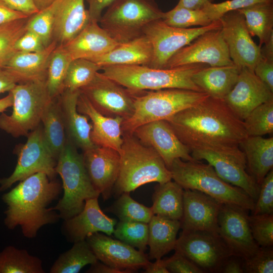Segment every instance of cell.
<instances>
[{"label": "cell", "mask_w": 273, "mask_h": 273, "mask_svg": "<svg viewBox=\"0 0 273 273\" xmlns=\"http://www.w3.org/2000/svg\"><path fill=\"white\" fill-rule=\"evenodd\" d=\"M192 64L171 69L144 65H112L102 68V73L131 92L181 88L202 92L193 81L192 76L206 66Z\"/></svg>", "instance_id": "4"}, {"label": "cell", "mask_w": 273, "mask_h": 273, "mask_svg": "<svg viewBox=\"0 0 273 273\" xmlns=\"http://www.w3.org/2000/svg\"><path fill=\"white\" fill-rule=\"evenodd\" d=\"M55 2L47 8L30 17L27 30L37 35L47 47L53 40Z\"/></svg>", "instance_id": "45"}, {"label": "cell", "mask_w": 273, "mask_h": 273, "mask_svg": "<svg viewBox=\"0 0 273 273\" xmlns=\"http://www.w3.org/2000/svg\"><path fill=\"white\" fill-rule=\"evenodd\" d=\"M120 168L112 195L119 197L148 183L172 179L170 170L157 152L143 145L133 134L123 133Z\"/></svg>", "instance_id": "3"}, {"label": "cell", "mask_w": 273, "mask_h": 273, "mask_svg": "<svg viewBox=\"0 0 273 273\" xmlns=\"http://www.w3.org/2000/svg\"><path fill=\"white\" fill-rule=\"evenodd\" d=\"M88 5L90 20L99 22L103 11L117 0H85Z\"/></svg>", "instance_id": "54"}, {"label": "cell", "mask_w": 273, "mask_h": 273, "mask_svg": "<svg viewBox=\"0 0 273 273\" xmlns=\"http://www.w3.org/2000/svg\"><path fill=\"white\" fill-rule=\"evenodd\" d=\"M145 273H169L168 271L165 260L156 259L154 262H149L144 268Z\"/></svg>", "instance_id": "59"}, {"label": "cell", "mask_w": 273, "mask_h": 273, "mask_svg": "<svg viewBox=\"0 0 273 273\" xmlns=\"http://www.w3.org/2000/svg\"><path fill=\"white\" fill-rule=\"evenodd\" d=\"M238 11L243 15L250 34L258 37L262 47L273 36V2L257 3Z\"/></svg>", "instance_id": "35"}, {"label": "cell", "mask_w": 273, "mask_h": 273, "mask_svg": "<svg viewBox=\"0 0 273 273\" xmlns=\"http://www.w3.org/2000/svg\"><path fill=\"white\" fill-rule=\"evenodd\" d=\"M131 92L134 111L129 118L123 121L122 134H132L137 127L150 122L166 120L209 96L203 92L181 88Z\"/></svg>", "instance_id": "6"}, {"label": "cell", "mask_w": 273, "mask_h": 273, "mask_svg": "<svg viewBox=\"0 0 273 273\" xmlns=\"http://www.w3.org/2000/svg\"><path fill=\"white\" fill-rule=\"evenodd\" d=\"M162 19L167 25L180 28L206 26L213 22L203 9L191 10L176 6L164 13Z\"/></svg>", "instance_id": "43"}, {"label": "cell", "mask_w": 273, "mask_h": 273, "mask_svg": "<svg viewBox=\"0 0 273 273\" xmlns=\"http://www.w3.org/2000/svg\"><path fill=\"white\" fill-rule=\"evenodd\" d=\"M80 90L70 91L64 89L59 96L67 139L76 148L82 151L95 145L90 139L92 124L88 117L80 113L77 103Z\"/></svg>", "instance_id": "28"}, {"label": "cell", "mask_w": 273, "mask_h": 273, "mask_svg": "<svg viewBox=\"0 0 273 273\" xmlns=\"http://www.w3.org/2000/svg\"><path fill=\"white\" fill-rule=\"evenodd\" d=\"M239 147L244 153L248 172L260 186L273 169V137L248 136Z\"/></svg>", "instance_id": "30"}, {"label": "cell", "mask_w": 273, "mask_h": 273, "mask_svg": "<svg viewBox=\"0 0 273 273\" xmlns=\"http://www.w3.org/2000/svg\"><path fill=\"white\" fill-rule=\"evenodd\" d=\"M62 186L42 172L33 174L2 196L7 206L4 223L10 230L20 226L25 237L32 239L43 226L56 223L60 217L49 205L57 200Z\"/></svg>", "instance_id": "2"}, {"label": "cell", "mask_w": 273, "mask_h": 273, "mask_svg": "<svg viewBox=\"0 0 273 273\" xmlns=\"http://www.w3.org/2000/svg\"><path fill=\"white\" fill-rule=\"evenodd\" d=\"M214 0H179L176 7H183L191 10H201L209 3Z\"/></svg>", "instance_id": "58"}, {"label": "cell", "mask_w": 273, "mask_h": 273, "mask_svg": "<svg viewBox=\"0 0 273 273\" xmlns=\"http://www.w3.org/2000/svg\"><path fill=\"white\" fill-rule=\"evenodd\" d=\"M252 212L254 215L273 214V169L260 185L258 197Z\"/></svg>", "instance_id": "49"}, {"label": "cell", "mask_w": 273, "mask_h": 273, "mask_svg": "<svg viewBox=\"0 0 273 273\" xmlns=\"http://www.w3.org/2000/svg\"><path fill=\"white\" fill-rule=\"evenodd\" d=\"M116 224V219L108 216L102 210L98 198H94L85 200L80 213L64 220L62 231L67 240L74 243L85 240L97 232L111 236Z\"/></svg>", "instance_id": "23"}, {"label": "cell", "mask_w": 273, "mask_h": 273, "mask_svg": "<svg viewBox=\"0 0 273 273\" xmlns=\"http://www.w3.org/2000/svg\"><path fill=\"white\" fill-rule=\"evenodd\" d=\"M9 8L31 16L39 11L33 0H0Z\"/></svg>", "instance_id": "53"}, {"label": "cell", "mask_w": 273, "mask_h": 273, "mask_svg": "<svg viewBox=\"0 0 273 273\" xmlns=\"http://www.w3.org/2000/svg\"><path fill=\"white\" fill-rule=\"evenodd\" d=\"M120 43L114 40L99 24L90 21L75 37L60 47L72 61L92 59L111 51Z\"/></svg>", "instance_id": "24"}, {"label": "cell", "mask_w": 273, "mask_h": 273, "mask_svg": "<svg viewBox=\"0 0 273 273\" xmlns=\"http://www.w3.org/2000/svg\"><path fill=\"white\" fill-rule=\"evenodd\" d=\"M184 189L172 179L154 188L151 207L154 215L172 220L181 219Z\"/></svg>", "instance_id": "33"}, {"label": "cell", "mask_w": 273, "mask_h": 273, "mask_svg": "<svg viewBox=\"0 0 273 273\" xmlns=\"http://www.w3.org/2000/svg\"><path fill=\"white\" fill-rule=\"evenodd\" d=\"M221 27L219 19L206 26L189 28L169 26L162 19L150 22L143 30L153 51L151 61L147 66L165 69L169 59L180 49L205 32L219 29Z\"/></svg>", "instance_id": "10"}, {"label": "cell", "mask_w": 273, "mask_h": 273, "mask_svg": "<svg viewBox=\"0 0 273 273\" xmlns=\"http://www.w3.org/2000/svg\"><path fill=\"white\" fill-rule=\"evenodd\" d=\"M98 261L85 240L74 243L72 248L63 253L52 266L51 273H78L87 264Z\"/></svg>", "instance_id": "36"}, {"label": "cell", "mask_w": 273, "mask_h": 273, "mask_svg": "<svg viewBox=\"0 0 273 273\" xmlns=\"http://www.w3.org/2000/svg\"><path fill=\"white\" fill-rule=\"evenodd\" d=\"M249 222L252 237L260 247L273 245V214L249 215Z\"/></svg>", "instance_id": "46"}, {"label": "cell", "mask_w": 273, "mask_h": 273, "mask_svg": "<svg viewBox=\"0 0 273 273\" xmlns=\"http://www.w3.org/2000/svg\"><path fill=\"white\" fill-rule=\"evenodd\" d=\"M82 156L94 187L104 200L109 199L119 175V152L111 148L95 145L83 151Z\"/></svg>", "instance_id": "21"}, {"label": "cell", "mask_w": 273, "mask_h": 273, "mask_svg": "<svg viewBox=\"0 0 273 273\" xmlns=\"http://www.w3.org/2000/svg\"><path fill=\"white\" fill-rule=\"evenodd\" d=\"M240 70L234 64L205 66L193 75L192 80L209 96L223 100L236 84Z\"/></svg>", "instance_id": "31"}, {"label": "cell", "mask_w": 273, "mask_h": 273, "mask_svg": "<svg viewBox=\"0 0 273 273\" xmlns=\"http://www.w3.org/2000/svg\"><path fill=\"white\" fill-rule=\"evenodd\" d=\"M249 211L240 206L221 204L218 234L233 255L246 259L258 249L249 222Z\"/></svg>", "instance_id": "17"}, {"label": "cell", "mask_w": 273, "mask_h": 273, "mask_svg": "<svg viewBox=\"0 0 273 273\" xmlns=\"http://www.w3.org/2000/svg\"><path fill=\"white\" fill-rule=\"evenodd\" d=\"M30 17L0 25V67L3 68L17 52L15 44L27 30Z\"/></svg>", "instance_id": "42"}, {"label": "cell", "mask_w": 273, "mask_h": 273, "mask_svg": "<svg viewBox=\"0 0 273 273\" xmlns=\"http://www.w3.org/2000/svg\"><path fill=\"white\" fill-rule=\"evenodd\" d=\"M255 74L273 92V59L262 56L256 64Z\"/></svg>", "instance_id": "52"}, {"label": "cell", "mask_w": 273, "mask_h": 273, "mask_svg": "<svg viewBox=\"0 0 273 273\" xmlns=\"http://www.w3.org/2000/svg\"><path fill=\"white\" fill-rule=\"evenodd\" d=\"M39 11L42 10L51 5L56 0H33Z\"/></svg>", "instance_id": "63"}, {"label": "cell", "mask_w": 273, "mask_h": 273, "mask_svg": "<svg viewBox=\"0 0 273 273\" xmlns=\"http://www.w3.org/2000/svg\"><path fill=\"white\" fill-rule=\"evenodd\" d=\"M45 48L39 37L28 30L18 39L15 44L17 51L23 52H39Z\"/></svg>", "instance_id": "51"}, {"label": "cell", "mask_w": 273, "mask_h": 273, "mask_svg": "<svg viewBox=\"0 0 273 273\" xmlns=\"http://www.w3.org/2000/svg\"><path fill=\"white\" fill-rule=\"evenodd\" d=\"M219 20L221 31L235 65L240 69H254L262 57L261 48L252 38L246 25L245 18L238 10L222 15Z\"/></svg>", "instance_id": "16"}, {"label": "cell", "mask_w": 273, "mask_h": 273, "mask_svg": "<svg viewBox=\"0 0 273 273\" xmlns=\"http://www.w3.org/2000/svg\"><path fill=\"white\" fill-rule=\"evenodd\" d=\"M29 17L30 16L9 8L0 1V25Z\"/></svg>", "instance_id": "56"}, {"label": "cell", "mask_w": 273, "mask_h": 273, "mask_svg": "<svg viewBox=\"0 0 273 273\" xmlns=\"http://www.w3.org/2000/svg\"><path fill=\"white\" fill-rule=\"evenodd\" d=\"M85 240L98 260L122 273L133 272L150 262L145 252L104 233H94Z\"/></svg>", "instance_id": "18"}, {"label": "cell", "mask_w": 273, "mask_h": 273, "mask_svg": "<svg viewBox=\"0 0 273 273\" xmlns=\"http://www.w3.org/2000/svg\"><path fill=\"white\" fill-rule=\"evenodd\" d=\"M27 136V142L18 153L14 171L9 177L0 179V192L38 172L46 174L51 179H54L57 174V160L46 142L42 127L39 125Z\"/></svg>", "instance_id": "12"}, {"label": "cell", "mask_w": 273, "mask_h": 273, "mask_svg": "<svg viewBox=\"0 0 273 273\" xmlns=\"http://www.w3.org/2000/svg\"><path fill=\"white\" fill-rule=\"evenodd\" d=\"M264 47L261 48V53L263 57L273 59V36H271L269 39L264 44Z\"/></svg>", "instance_id": "61"}, {"label": "cell", "mask_w": 273, "mask_h": 273, "mask_svg": "<svg viewBox=\"0 0 273 273\" xmlns=\"http://www.w3.org/2000/svg\"><path fill=\"white\" fill-rule=\"evenodd\" d=\"M80 91L105 116L120 117L125 120L133 113L132 93L102 72H98L93 80Z\"/></svg>", "instance_id": "14"}, {"label": "cell", "mask_w": 273, "mask_h": 273, "mask_svg": "<svg viewBox=\"0 0 273 273\" xmlns=\"http://www.w3.org/2000/svg\"><path fill=\"white\" fill-rule=\"evenodd\" d=\"M248 136H263L273 132V100L256 107L243 120Z\"/></svg>", "instance_id": "41"}, {"label": "cell", "mask_w": 273, "mask_h": 273, "mask_svg": "<svg viewBox=\"0 0 273 273\" xmlns=\"http://www.w3.org/2000/svg\"><path fill=\"white\" fill-rule=\"evenodd\" d=\"M164 260L169 273H204L201 268L178 252L175 251L172 256Z\"/></svg>", "instance_id": "50"}, {"label": "cell", "mask_w": 273, "mask_h": 273, "mask_svg": "<svg viewBox=\"0 0 273 273\" xmlns=\"http://www.w3.org/2000/svg\"><path fill=\"white\" fill-rule=\"evenodd\" d=\"M85 0L55 1L53 40L63 46L75 37L90 21Z\"/></svg>", "instance_id": "25"}, {"label": "cell", "mask_w": 273, "mask_h": 273, "mask_svg": "<svg viewBox=\"0 0 273 273\" xmlns=\"http://www.w3.org/2000/svg\"><path fill=\"white\" fill-rule=\"evenodd\" d=\"M197 63L210 66L234 64L220 29L205 32L180 49L169 59L165 69Z\"/></svg>", "instance_id": "15"}, {"label": "cell", "mask_w": 273, "mask_h": 273, "mask_svg": "<svg viewBox=\"0 0 273 273\" xmlns=\"http://www.w3.org/2000/svg\"><path fill=\"white\" fill-rule=\"evenodd\" d=\"M196 160H204L227 183L244 190L256 201L260 186L247 170L244 153L239 146L217 149H196L191 151Z\"/></svg>", "instance_id": "11"}, {"label": "cell", "mask_w": 273, "mask_h": 273, "mask_svg": "<svg viewBox=\"0 0 273 273\" xmlns=\"http://www.w3.org/2000/svg\"><path fill=\"white\" fill-rule=\"evenodd\" d=\"M56 171L62 179L63 195L52 208L59 212L60 218H72L83 210L85 200L99 198L100 194L90 181L82 154L67 139L58 158Z\"/></svg>", "instance_id": "7"}, {"label": "cell", "mask_w": 273, "mask_h": 273, "mask_svg": "<svg viewBox=\"0 0 273 273\" xmlns=\"http://www.w3.org/2000/svg\"><path fill=\"white\" fill-rule=\"evenodd\" d=\"M172 179L184 190L201 192L224 204L252 211L255 201L242 189L222 179L209 164L175 159L169 169Z\"/></svg>", "instance_id": "5"}, {"label": "cell", "mask_w": 273, "mask_h": 273, "mask_svg": "<svg viewBox=\"0 0 273 273\" xmlns=\"http://www.w3.org/2000/svg\"><path fill=\"white\" fill-rule=\"evenodd\" d=\"M17 84L14 78L0 67V94L11 91Z\"/></svg>", "instance_id": "57"}, {"label": "cell", "mask_w": 273, "mask_h": 273, "mask_svg": "<svg viewBox=\"0 0 273 273\" xmlns=\"http://www.w3.org/2000/svg\"><path fill=\"white\" fill-rule=\"evenodd\" d=\"M148 224L149 259H161L174 250L177 234L180 229L179 220L153 215Z\"/></svg>", "instance_id": "32"}, {"label": "cell", "mask_w": 273, "mask_h": 273, "mask_svg": "<svg viewBox=\"0 0 273 273\" xmlns=\"http://www.w3.org/2000/svg\"><path fill=\"white\" fill-rule=\"evenodd\" d=\"M42 261L13 246L0 252V273H44Z\"/></svg>", "instance_id": "37"}, {"label": "cell", "mask_w": 273, "mask_h": 273, "mask_svg": "<svg viewBox=\"0 0 273 273\" xmlns=\"http://www.w3.org/2000/svg\"><path fill=\"white\" fill-rule=\"evenodd\" d=\"M13 103V96L11 92L8 95L0 99V113L4 112L8 108L12 107Z\"/></svg>", "instance_id": "62"}, {"label": "cell", "mask_w": 273, "mask_h": 273, "mask_svg": "<svg viewBox=\"0 0 273 273\" xmlns=\"http://www.w3.org/2000/svg\"><path fill=\"white\" fill-rule=\"evenodd\" d=\"M244 267L245 273H272V247H259L254 254L244 259Z\"/></svg>", "instance_id": "47"}, {"label": "cell", "mask_w": 273, "mask_h": 273, "mask_svg": "<svg viewBox=\"0 0 273 273\" xmlns=\"http://www.w3.org/2000/svg\"><path fill=\"white\" fill-rule=\"evenodd\" d=\"M174 250L204 272L219 273L224 261L233 255L218 233L203 231H182Z\"/></svg>", "instance_id": "13"}, {"label": "cell", "mask_w": 273, "mask_h": 273, "mask_svg": "<svg viewBox=\"0 0 273 273\" xmlns=\"http://www.w3.org/2000/svg\"><path fill=\"white\" fill-rule=\"evenodd\" d=\"M219 273H244V259L231 255L223 262Z\"/></svg>", "instance_id": "55"}, {"label": "cell", "mask_w": 273, "mask_h": 273, "mask_svg": "<svg viewBox=\"0 0 273 273\" xmlns=\"http://www.w3.org/2000/svg\"><path fill=\"white\" fill-rule=\"evenodd\" d=\"M78 111L86 115L92 122L90 139L95 145L111 148L120 152L123 143L121 125L123 119L108 117L98 112L88 99L81 93L77 103Z\"/></svg>", "instance_id": "26"}, {"label": "cell", "mask_w": 273, "mask_h": 273, "mask_svg": "<svg viewBox=\"0 0 273 273\" xmlns=\"http://www.w3.org/2000/svg\"><path fill=\"white\" fill-rule=\"evenodd\" d=\"M13 96L10 115H0V128L15 138L27 136L41 120L46 107L52 99L46 81L17 83L10 91Z\"/></svg>", "instance_id": "8"}, {"label": "cell", "mask_w": 273, "mask_h": 273, "mask_svg": "<svg viewBox=\"0 0 273 273\" xmlns=\"http://www.w3.org/2000/svg\"><path fill=\"white\" fill-rule=\"evenodd\" d=\"M107 211L114 214L122 221L148 223L154 215L151 207L133 200L129 193L121 194Z\"/></svg>", "instance_id": "38"}, {"label": "cell", "mask_w": 273, "mask_h": 273, "mask_svg": "<svg viewBox=\"0 0 273 273\" xmlns=\"http://www.w3.org/2000/svg\"><path fill=\"white\" fill-rule=\"evenodd\" d=\"M132 134L143 145L154 149L169 169L177 158L196 160L192 156L190 149L179 140L166 120L155 121L141 125Z\"/></svg>", "instance_id": "19"}, {"label": "cell", "mask_w": 273, "mask_h": 273, "mask_svg": "<svg viewBox=\"0 0 273 273\" xmlns=\"http://www.w3.org/2000/svg\"><path fill=\"white\" fill-rule=\"evenodd\" d=\"M88 273H122L120 270L114 268L103 262H99L90 264V267L87 270Z\"/></svg>", "instance_id": "60"}, {"label": "cell", "mask_w": 273, "mask_h": 273, "mask_svg": "<svg viewBox=\"0 0 273 273\" xmlns=\"http://www.w3.org/2000/svg\"><path fill=\"white\" fill-rule=\"evenodd\" d=\"M152 48L147 37L143 35L121 43L114 49L91 60L101 68L112 65H144L151 62Z\"/></svg>", "instance_id": "29"}, {"label": "cell", "mask_w": 273, "mask_h": 273, "mask_svg": "<svg viewBox=\"0 0 273 273\" xmlns=\"http://www.w3.org/2000/svg\"><path fill=\"white\" fill-rule=\"evenodd\" d=\"M164 15L153 0H117L106 9L99 23L121 43L144 35L148 24Z\"/></svg>", "instance_id": "9"}, {"label": "cell", "mask_w": 273, "mask_h": 273, "mask_svg": "<svg viewBox=\"0 0 273 273\" xmlns=\"http://www.w3.org/2000/svg\"><path fill=\"white\" fill-rule=\"evenodd\" d=\"M102 68L93 61L86 59L72 60L68 68L64 82V89L80 90L94 79Z\"/></svg>", "instance_id": "40"}, {"label": "cell", "mask_w": 273, "mask_h": 273, "mask_svg": "<svg viewBox=\"0 0 273 273\" xmlns=\"http://www.w3.org/2000/svg\"><path fill=\"white\" fill-rule=\"evenodd\" d=\"M221 204L197 190H184L183 212L180 220L184 231L218 233V217Z\"/></svg>", "instance_id": "22"}, {"label": "cell", "mask_w": 273, "mask_h": 273, "mask_svg": "<svg viewBox=\"0 0 273 273\" xmlns=\"http://www.w3.org/2000/svg\"><path fill=\"white\" fill-rule=\"evenodd\" d=\"M41 121L43 123L42 129L46 142L57 160L67 141L59 96L50 101L44 111Z\"/></svg>", "instance_id": "34"}, {"label": "cell", "mask_w": 273, "mask_h": 273, "mask_svg": "<svg viewBox=\"0 0 273 273\" xmlns=\"http://www.w3.org/2000/svg\"><path fill=\"white\" fill-rule=\"evenodd\" d=\"M72 60L60 47H57L50 57L46 86L50 97H58L64 90V82L68 66Z\"/></svg>", "instance_id": "39"}, {"label": "cell", "mask_w": 273, "mask_h": 273, "mask_svg": "<svg viewBox=\"0 0 273 273\" xmlns=\"http://www.w3.org/2000/svg\"><path fill=\"white\" fill-rule=\"evenodd\" d=\"M166 121L191 151L239 146L248 136L243 121L223 100L209 96Z\"/></svg>", "instance_id": "1"}, {"label": "cell", "mask_w": 273, "mask_h": 273, "mask_svg": "<svg viewBox=\"0 0 273 273\" xmlns=\"http://www.w3.org/2000/svg\"><path fill=\"white\" fill-rule=\"evenodd\" d=\"M115 238L145 252L148 240V224L143 222L120 221L113 233Z\"/></svg>", "instance_id": "44"}, {"label": "cell", "mask_w": 273, "mask_h": 273, "mask_svg": "<svg viewBox=\"0 0 273 273\" xmlns=\"http://www.w3.org/2000/svg\"><path fill=\"white\" fill-rule=\"evenodd\" d=\"M58 46L55 40L43 50L36 52L17 51L2 68L17 83L46 81L49 60Z\"/></svg>", "instance_id": "27"}, {"label": "cell", "mask_w": 273, "mask_h": 273, "mask_svg": "<svg viewBox=\"0 0 273 273\" xmlns=\"http://www.w3.org/2000/svg\"><path fill=\"white\" fill-rule=\"evenodd\" d=\"M273 100V92L247 68L241 69L237 81L223 101L239 119L243 121L258 106Z\"/></svg>", "instance_id": "20"}, {"label": "cell", "mask_w": 273, "mask_h": 273, "mask_svg": "<svg viewBox=\"0 0 273 273\" xmlns=\"http://www.w3.org/2000/svg\"><path fill=\"white\" fill-rule=\"evenodd\" d=\"M273 0H228L219 3H209L203 9L212 21L218 20L224 14L260 3H272Z\"/></svg>", "instance_id": "48"}]
</instances>
